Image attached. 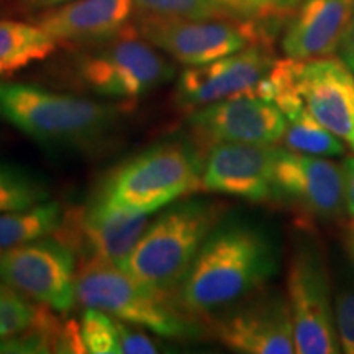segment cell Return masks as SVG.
<instances>
[{
    "mask_svg": "<svg viewBox=\"0 0 354 354\" xmlns=\"http://www.w3.org/2000/svg\"><path fill=\"white\" fill-rule=\"evenodd\" d=\"M277 250L268 232L243 220H225L212 230L177 290L194 317L228 307L268 284L277 272Z\"/></svg>",
    "mask_w": 354,
    "mask_h": 354,
    "instance_id": "1",
    "label": "cell"
},
{
    "mask_svg": "<svg viewBox=\"0 0 354 354\" xmlns=\"http://www.w3.org/2000/svg\"><path fill=\"white\" fill-rule=\"evenodd\" d=\"M125 112V104L63 94L32 84H0V117L48 148H99L112 138Z\"/></svg>",
    "mask_w": 354,
    "mask_h": 354,
    "instance_id": "2",
    "label": "cell"
},
{
    "mask_svg": "<svg viewBox=\"0 0 354 354\" xmlns=\"http://www.w3.org/2000/svg\"><path fill=\"white\" fill-rule=\"evenodd\" d=\"M223 212L221 203L205 198L171 203L146 227L122 268L151 289L177 295Z\"/></svg>",
    "mask_w": 354,
    "mask_h": 354,
    "instance_id": "3",
    "label": "cell"
},
{
    "mask_svg": "<svg viewBox=\"0 0 354 354\" xmlns=\"http://www.w3.org/2000/svg\"><path fill=\"white\" fill-rule=\"evenodd\" d=\"M202 161L190 141H161L110 172L95 197L115 209L154 214L202 189Z\"/></svg>",
    "mask_w": 354,
    "mask_h": 354,
    "instance_id": "4",
    "label": "cell"
},
{
    "mask_svg": "<svg viewBox=\"0 0 354 354\" xmlns=\"http://www.w3.org/2000/svg\"><path fill=\"white\" fill-rule=\"evenodd\" d=\"M77 302L166 338L198 333L196 318L177 295L151 289L122 266L102 259H81L76 276Z\"/></svg>",
    "mask_w": 354,
    "mask_h": 354,
    "instance_id": "5",
    "label": "cell"
},
{
    "mask_svg": "<svg viewBox=\"0 0 354 354\" xmlns=\"http://www.w3.org/2000/svg\"><path fill=\"white\" fill-rule=\"evenodd\" d=\"M79 82L107 100H136L176 76L162 53L128 25L112 38L87 44L76 59Z\"/></svg>",
    "mask_w": 354,
    "mask_h": 354,
    "instance_id": "6",
    "label": "cell"
},
{
    "mask_svg": "<svg viewBox=\"0 0 354 354\" xmlns=\"http://www.w3.org/2000/svg\"><path fill=\"white\" fill-rule=\"evenodd\" d=\"M133 25L146 41L172 59L201 66L256 44H272L277 24L240 17L165 19L140 13Z\"/></svg>",
    "mask_w": 354,
    "mask_h": 354,
    "instance_id": "7",
    "label": "cell"
},
{
    "mask_svg": "<svg viewBox=\"0 0 354 354\" xmlns=\"http://www.w3.org/2000/svg\"><path fill=\"white\" fill-rule=\"evenodd\" d=\"M76 251L57 234L35 238L0 253V282L32 302L66 313L77 304Z\"/></svg>",
    "mask_w": 354,
    "mask_h": 354,
    "instance_id": "8",
    "label": "cell"
},
{
    "mask_svg": "<svg viewBox=\"0 0 354 354\" xmlns=\"http://www.w3.org/2000/svg\"><path fill=\"white\" fill-rule=\"evenodd\" d=\"M287 302L294 322L295 353L342 351L335 326L333 289L326 263L312 241L300 240L287 269Z\"/></svg>",
    "mask_w": 354,
    "mask_h": 354,
    "instance_id": "9",
    "label": "cell"
},
{
    "mask_svg": "<svg viewBox=\"0 0 354 354\" xmlns=\"http://www.w3.org/2000/svg\"><path fill=\"white\" fill-rule=\"evenodd\" d=\"M212 333L228 349L245 354L295 353L294 322L287 295L254 290L228 307L205 317Z\"/></svg>",
    "mask_w": 354,
    "mask_h": 354,
    "instance_id": "10",
    "label": "cell"
},
{
    "mask_svg": "<svg viewBox=\"0 0 354 354\" xmlns=\"http://www.w3.org/2000/svg\"><path fill=\"white\" fill-rule=\"evenodd\" d=\"M287 120L281 109L258 95H236L192 110L189 127L202 153L218 143L277 145Z\"/></svg>",
    "mask_w": 354,
    "mask_h": 354,
    "instance_id": "11",
    "label": "cell"
},
{
    "mask_svg": "<svg viewBox=\"0 0 354 354\" xmlns=\"http://www.w3.org/2000/svg\"><path fill=\"white\" fill-rule=\"evenodd\" d=\"M148 225V215L115 209L95 197L84 207L64 212L55 234L76 251L79 259L123 266Z\"/></svg>",
    "mask_w": 354,
    "mask_h": 354,
    "instance_id": "12",
    "label": "cell"
},
{
    "mask_svg": "<svg viewBox=\"0 0 354 354\" xmlns=\"http://www.w3.org/2000/svg\"><path fill=\"white\" fill-rule=\"evenodd\" d=\"M276 59L271 44H256L212 63L187 66L177 79L174 99L179 107L196 110L236 95H254Z\"/></svg>",
    "mask_w": 354,
    "mask_h": 354,
    "instance_id": "13",
    "label": "cell"
},
{
    "mask_svg": "<svg viewBox=\"0 0 354 354\" xmlns=\"http://www.w3.org/2000/svg\"><path fill=\"white\" fill-rule=\"evenodd\" d=\"M281 146L218 143L202 161V189L250 202H277L274 172Z\"/></svg>",
    "mask_w": 354,
    "mask_h": 354,
    "instance_id": "14",
    "label": "cell"
},
{
    "mask_svg": "<svg viewBox=\"0 0 354 354\" xmlns=\"http://www.w3.org/2000/svg\"><path fill=\"white\" fill-rule=\"evenodd\" d=\"M274 184L277 202L292 203L308 218L331 221L346 214L343 167L330 158L281 148Z\"/></svg>",
    "mask_w": 354,
    "mask_h": 354,
    "instance_id": "15",
    "label": "cell"
},
{
    "mask_svg": "<svg viewBox=\"0 0 354 354\" xmlns=\"http://www.w3.org/2000/svg\"><path fill=\"white\" fill-rule=\"evenodd\" d=\"M290 82L315 120L351 145L354 136V74L333 56L312 61L290 57Z\"/></svg>",
    "mask_w": 354,
    "mask_h": 354,
    "instance_id": "16",
    "label": "cell"
},
{
    "mask_svg": "<svg viewBox=\"0 0 354 354\" xmlns=\"http://www.w3.org/2000/svg\"><path fill=\"white\" fill-rule=\"evenodd\" d=\"M135 10L133 0H71L44 8L35 24L57 44H92L123 32Z\"/></svg>",
    "mask_w": 354,
    "mask_h": 354,
    "instance_id": "17",
    "label": "cell"
},
{
    "mask_svg": "<svg viewBox=\"0 0 354 354\" xmlns=\"http://www.w3.org/2000/svg\"><path fill=\"white\" fill-rule=\"evenodd\" d=\"M354 0H304L286 26L281 46L287 57L312 61L338 51Z\"/></svg>",
    "mask_w": 354,
    "mask_h": 354,
    "instance_id": "18",
    "label": "cell"
},
{
    "mask_svg": "<svg viewBox=\"0 0 354 354\" xmlns=\"http://www.w3.org/2000/svg\"><path fill=\"white\" fill-rule=\"evenodd\" d=\"M56 46V39L37 24L0 20V76L46 59Z\"/></svg>",
    "mask_w": 354,
    "mask_h": 354,
    "instance_id": "19",
    "label": "cell"
},
{
    "mask_svg": "<svg viewBox=\"0 0 354 354\" xmlns=\"http://www.w3.org/2000/svg\"><path fill=\"white\" fill-rule=\"evenodd\" d=\"M284 117L287 125L281 143L286 149L322 158H338L344 154V141L328 128L320 125L308 113L305 105L292 110Z\"/></svg>",
    "mask_w": 354,
    "mask_h": 354,
    "instance_id": "20",
    "label": "cell"
},
{
    "mask_svg": "<svg viewBox=\"0 0 354 354\" xmlns=\"http://www.w3.org/2000/svg\"><path fill=\"white\" fill-rule=\"evenodd\" d=\"M63 216V207L50 201L28 210L0 214V253L20 243L56 233Z\"/></svg>",
    "mask_w": 354,
    "mask_h": 354,
    "instance_id": "21",
    "label": "cell"
},
{
    "mask_svg": "<svg viewBox=\"0 0 354 354\" xmlns=\"http://www.w3.org/2000/svg\"><path fill=\"white\" fill-rule=\"evenodd\" d=\"M51 197L43 177L12 162L0 161V214L28 210Z\"/></svg>",
    "mask_w": 354,
    "mask_h": 354,
    "instance_id": "22",
    "label": "cell"
},
{
    "mask_svg": "<svg viewBox=\"0 0 354 354\" xmlns=\"http://www.w3.org/2000/svg\"><path fill=\"white\" fill-rule=\"evenodd\" d=\"M143 15L165 19H223L234 17L218 0H133Z\"/></svg>",
    "mask_w": 354,
    "mask_h": 354,
    "instance_id": "23",
    "label": "cell"
},
{
    "mask_svg": "<svg viewBox=\"0 0 354 354\" xmlns=\"http://www.w3.org/2000/svg\"><path fill=\"white\" fill-rule=\"evenodd\" d=\"M79 326L86 353L118 354V318L102 310L86 308Z\"/></svg>",
    "mask_w": 354,
    "mask_h": 354,
    "instance_id": "24",
    "label": "cell"
},
{
    "mask_svg": "<svg viewBox=\"0 0 354 354\" xmlns=\"http://www.w3.org/2000/svg\"><path fill=\"white\" fill-rule=\"evenodd\" d=\"M39 307L0 282V338L19 335L37 320Z\"/></svg>",
    "mask_w": 354,
    "mask_h": 354,
    "instance_id": "25",
    "label": "cell"
},
{
    "mask_svg": "<svg viewBox=\"0 0 354 354\" xmlns=\"http://www.w3.org/2000/svg\"><path fill=\"white\" fill-rule=\"evenodd\" d=\"M218 2L240 19L279 24L281 20L289 19L304 0H218Z\"/></svg>",
    "mask_w": 354,
    "mask_h": 354,
    "instance_id": "26",
    "label": "cell"
},
{
    "mask_svg": "<svg viewBox=\"0 0 354 354\" xmlns=\"http://www.w3.org/2000/svg\"><path fill=\"white\" fill-rule=\"evenodd\" d=\"M333 312L342 351L354 354V281L333 290Z\"/></svg>",
    "mask_w": 354,
    "mask_h": 354,
    "instance_id": "27",
    "label": "cell"
},
{
    "mask_svg": "<svg viewBox=\"0 0 354 354\" xmlns=\"http://www.w3.org/2000/svg\"><path fill=\"white\" fill-rule=\"evenodd\" d=\"M138 328H133L130 323L118 320V339H120V343H118V354L158 353L156 343Z\"/></svg>",
    "mask_w": 354,
    "mask_h": 354,
    "instance_id": "28",
    "label": "cell"
},
{
    "mask_svg": "<svg viewBox=\"0 0 354 354\" xmlns=\"http://www.w3.org/2000/svg\"><path fill=\"white\" fill-rule=\"evenodd\" d=\"M338 53L339 59H342L343 63L348 66L349 71L354 74V6L351 17H349V21L346 25V30H344L342 41H339Z\"/></svg>",
    "mask_w": 354,
    "mask_h": 354,
    "instance_id": "29",
    "label": "cell"
},
{
    "mask_svg": "<svg viewBox=\"0 0 354 354\" xmlns=\"http://www.w3.org/2000/svg\"><path fill=\"white\" fill-rule=\"evenodd\" d=\"M344 174V202L346 215L354 220V156H346L342 162Z\"/></svg>",
    "mask_w": 354,
    "mask_h": 354,
    "instance_id": "30",
    "label": "cell"
},
{
    "mask_svg": "<svg viewBox=\"0 0 354 354\" xmlns=\"http://www.w3.org/2000/svg\"><path fill=\"white\" fill-rule=\"evenodd\" d=\"M26 2H28L32 7H37V8H51V7L61 6V3L71 2V0H26Z\"/></svg>",
    "mask_w": 354,
    "mask_h": 354,
    "instance_id": "31",
    "label": "cell"
},
{
    "mask_svg": "<svg viewBox=\"0 0 354 354\" xmlns=\"http://www.w3.org/2000/svg\"><path fill=\"white\" fill-rule=\"evenodd\" d=\"M346 245H348L349 254H351V258H353V261H354V220H353V223L349 225L348 236H346Z\"/></svg>",
    "mask_w": 354,
    "mask_h": 354,
    "instance_id": "32",
    "label": "cell"
},
{
    "mask_svg": "<svg viewBox=\"0 0 354 354\" xmlns=\"http://www.w3.org/2000/svg\"><path fill=\"white\" fill-rule=\"evenodd\" d=\"M349 146H351V148L354 149V136H353V141H351V145H349Z\"/></svg>",
    "mask_w": 354,
    "mask_h": 354,
    "instance_id": "33",
    "label": "cell"
}]
</instances>
